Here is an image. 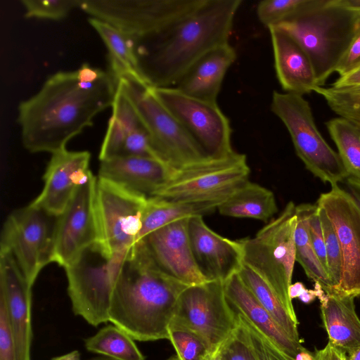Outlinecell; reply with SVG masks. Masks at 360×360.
I'll use <instances>...</instances> for the list:
<instances>
[{
  "mask_svg": "<svg viewBox=\"0 0 360 360\" xmlns=\"http://www.w3.org/2000/svg\"><path fill=\"white\" fill-rule=\"evenodd\" d=\"M118 82L108 70L83 63L50 75L40 89L18 108L23 146L31 153L66 149L113 103Z\"/></svg>",
  "mask_w": 360,
  "mask_h": 360,
  "instance_id": "cell-1",
  "label": "cell"
},
{
  "mask_svg": "<svg viewBox=\"0 0 360 360\" xmlns=\"http://www.w3.org/2000/svg\"><path fill=\"white\" fill-rule=\"evenodd\" d=\"M241 0H206L165 30L134 39L141 78L155 88L174 87L205 54L229 43Z\"/></svg>",
  "mask_w": 360,
  "mask_h": 360,
  "instance_id": "cell-2",
  "label": "cell"
},
{
  "mask_svg": "<svg viewBox=\"0 0 360 360\" xmlns=\"http://www.w3.org/2000/svg\"><path fill=\"white\" fill-rule=\"evenodd\" d=\"M188 287L163 271L139 240L129 250L120 268L109 321L134 340H169L176 306Z\"/></svg>",
  "mask_w": 360,
  "mask_h": 360,
  "instance_id": "cell-3",
  "label": "cell"
},
{
  "mask_svg": "<svg viewBox=\"0 0 360 360\" xmlns=\"http://www.w3.org/2000/svg\"><path fill=\"white\" fill-rule=\"evenodd\" d=\"M292 36L309 56L318 86H322L360 30V13L340 0H308L277 25Z\"/></svg>",
  "mask_w": 360,
  "mask_h": 360,
  "instance_id": "cell-4",
  "label": "cell"
},
{
  "mask_svg": "<svg viewBox=\"0 0 360 360\" xmlns=\"http://www.w3.org/2000/svg\"><path fill=\"white\" fill-rule=\"evenodd\" d=\"M296 205L290 201L255 236L238 240L243 264L256 272L274 290L294 321L298 322L288 294L296 251Z\"/></svg>",
  "mask_w": 360,
  "mask_h": 360,
  "instance_id": "cell-5",
  "label": "cell"
},
{
  "mask_svg": "<svg viewBox=\"0 0 360 360\" xmlns=\"http://www.w3.org/2000/svg\"><path fill=\"white\" fill-rule=\"evenodd\" d=\"M118 84L149 134L153 149L158 160L175 169L210 158L153 94L150 86L131 76L120 78Z\"/></svg>",
  "mask_w": 360,
  "mask_h": 360,
  "instance_id": "cell-6",
  "label": "cell"
},
{
  "mask_svg": "<svg viewBox=\"0 0 360 360\" xmlns=\"http://www.w3.org/2000/svg\"><path fill=\"white\" fill-rule=\"evenodd\" d=\"M271 110L285 126L297 156L314 176L331 186L349 176L338 153L318 130L310 105L303 96L274 91Z\"/></svg>",
  "mask_w": 360,
  "mask_h": 360,
  "instance_id": "cell-7",
  "label": "cell"
},
{
  "mask_svg": "<svg viewBox=\"0 0 360 360\" xmlns=\"http://www.w3.org/2000/svg\"><path fill=\"white\" fill-rule=\"evenodd\" d=\"M148 197L97 176L96 245L107 258H124L137 242Z\"/></svg>",
  "mask_w": 360,
  "mask_h": 360,
  "instance_id": "cell-8",
  "label": "cell"
},
{
  "mask_svg": "<svg viewBox=\"0 0 360 360\" xmlns=\"http://www.w3.org/2000/svg\"><path fill=\"white\" fill-rule=\"evenodd\" d=\"M206 0H79V8L134 39L158 34L192 13Z\"/></svg>",
  "mask_w": 360,
  "mask_h": 360,
  "instance_id": "cell-9",
  "label": "cell"
},
{
  "mask_svg": "<svg viewBox=\"0 0 360 360\" xmlns=\"http://www.w3.org/2000/svg\"><path fill=\"white\" fill-rule=\"evenodd\" d=\"M124 259H108L95 244L64 268L75 315L93 326L109 321L112 291Z\"/></svg>",
  "mask_w": 360,
  "mask_h": 360,
  "instance_id": "cell-10",
  "label": "cell"
},
{
  "mask_svg": "<svg viewBox=\"0 0 360 360\" xmlns=\"http://www.w3.org/2000/svg\"><path fill=\"white\" fill-rule=\"evenodd\" d=\"M238 327V317L227 301L224 283L209 281L188 286L182 292L169 328L196 334L214 354Z\"/></svg>",
  "mask_w": 360,
  "mask_h": 360,
  "instance_id": "cell-11",
  "label": "cell"
},
{
  "mask_svg": "<svg viewBox=\"0 0 360 360\" xmlns=\"http://www.w3.org/2000/svg\"><path fill=\"white\" fill-rule=\"evenodd\" d=\"M250 173L246 156L234 151L174 169L153 197L169 200L228 198L249 181Z\"/></svg>",
  "mask_w": 360,
  "mask_h": 360,
  "instance_id": "cell-12",
  "label": "cell"
},
{
  "mask_svg": "<svg viewBox=\"0 0 360 360\" xmlns=\"http://www.w3.org/2000/svg\"><path fill=\"white\" fill-rule=\"evenodd\" d=\"M56 218L30 203L11 212L3 226L0 252L13 257L32 288L51 262Z\"/></svg>",
  "mask_w": 360,
  "mask_h": 360,
  "instance_id": "cell-13",
  "label": "cell"
},
{
  "mask_svg": "<svg viewBox=\"0 0 360 360\" xmlns=\"http://www.w3.org/2000/svg\"><path fill=\"white\" fill-rule=\"evenodd\" d=\"M150 87L209 158H223L234 152L229 120L217 103L189 96L174 87Z\"/></svg>",
  "mask_w": 360,
  "mask_h": 360,
  "instance_id": "cell-14",
  "label": "cell"
},
{
  "mask_svg": "<svg viewBox=\"0 0 360 360\" xmlns=\"http://www.w3.org/2000/svg\"><path fill=\"white\" fill-rule=\"evenodd\" d=\"M96 181L97 176H93L80 186L56 218L51 262L63 268L98 242L95 212Z\"/></svg>",
  "mask_w": 360,
  "mask_h": 360,
  "instance_id": "cell-15",
  "label": "cell"
},
{
  "mask_svg": "<svg viewBox=\"0 0 360 360\" xmlns=\"http://www.w3.org/2000/svg\"><path fill=\"white\" fill-rule=\"evenodd\" d=\"M321 194L317 204L326 212L338 236L342 258L341 283L335 292L360 295V209L338 185Z\"/></svg>",
  "mask_w": 360,
  "mask_h": 360,
  "instance_id": "cell-16",
  "label": "cell"
},
{
  "mask_svg": "<svg viewBox=\"0 0 360 360\" xmlns=\"http://www.w3.org/2000/svg\"><path fill=\"white\" fill-rule=\"evenodd\" d=\"M189 219L167 224L141 240L163 271L191 286L210 281L202 274L194 258L188 233Z\"/></svg>",
  "mask_w": 360,
  "mask_h": 360,
  "instance_id": "cell-17",
  "label": "cell"
},
{
  "mask_svg": "<svg viewBox=\"0 0 360 360\" xmlns=\"http://www.w3.org/2000/svg\"><path fill=\"white\" fill-rule=\"evenodd\" d=\"M51 155L43 176L44 187L31 204L58 217L77 188L94 175L89 169L91 154L88 151L64 149Z\"/></svg>",
  "mask_w": 360,
  "mask_h": 360,
  "instance_id": "cell-18",
  "label": "cell"
},
{
  "mask_svg": "<svg viewBox=\"0 0 360 360\" xmlns=\"http://www.w3.org/2000/svg\"><path fill=\"white\" fill-rule=\"evenodd\" d=\"M188 233L197 265L209 281L224 283L238 272L243 265V253L238 240L214 232L202 216L190 218Z\"/></svg>",
  "mask_w": 360,
  "mask_h": 360,
  "instance_id": "cell-19",
  "label": "cell"
},
{
  "mask_svg": "<svg viewBox=\"0 0 360 360\" xmlns=\"http://www.w3.org/2000/svg\"><path fill=\"white\" fill-rule=\"evenodd\" d=\"M0 295L6 302L18 360H31L32 287L13 257L0 252Z\"/></svg>",
  "mask_w": 360,
  "mask_h": 360,
  "instance_id": "cell-20",
  "label": "cell"
},
{
  "mask_svg": "<svg viewBox=\"0 0 360 360\" xmlns=\"http://www.w3.org/2000/svg\"><path fill=\"white\" fill-rule=\"evenodd\" d=\"M173 170L154 158L117 155L101 161L98 177L149 198L167 182Z\"/></svg>",
  "mask_w": 360,
  "mask_h": 360,
  "instance_id": "cell-21",
  "label": "cell"
},
{
  "mask_svg": "<svg viewBox=\"0 0 360 360\" xmlns=\"http://www.w3.org/2000/svg\"><path fill=\"white\" fill-rule=\"evenodd\" d=\"M272 44L275 70L282 89L303 96L318 86L311 61L302 46L280 27L268 28Z\"/></svg>",
  "mask_w": 360,
  "mask_h": 360,
  "instance_id": "cell-22",
  "label": "cell"
},
{
  "mask_svg": "<svg viewBox=\"0 0 360 360\" xmlns=\"http://www.w3.org/2000/svg\"><path fill=\"white\" fill-rule=\"evenodd\" d=\"M224 289L233 311L248 320L288 356L294 359L296 354L304 348L301 342L292 340L276 323L243 283L238 273L224 283Z\"/></svg>",
  "mask_w": 360,
  "mask_h": 360,
  "instance_id": "cell-23",
  "label": "cell"
},
{
  "mask_svg": "<svg viewBox=\"0 0 360 360\" xmlns=\"http://www.w3.org/2000/svg\"><path fill=\"white\" fill-rule=\"evenodd\" d=\"M236 59V52L229 43L220 46L198 60L174 88L189 96L217 103L225 75Z\"/></svg>",
  "mask_w": 360,
  "mask_h": 360,
  "instance_id": "cell-24",
  "label": "cell"
},
{
  "mask_svg": "<svg viewBox=\"0 0 360 360\" xmlns=\"http://www.w3.org/2000/svg\"><path fill=\"white\" fill-rule=\"evenodd\" d=\"M327 294L321 310L329 342L347 354L360 347V319L355 311L354 297Z\"/></svg>",
  "mask_w": 360,
  "mask_h": 360,
  "instance_id": "cell-25",
  "label": "cell"
},
{
  "mask_svg": "<svg viewBox=\"0 0 360 360\" xmlns=\"http://www.w3.org/2000/svg\"><path fill=\"white\" fill-rule=\"evenodd\" d=\"M227 198L169 200L149 197L144 209L137 242L151 232L174 221L212 212Z\"/></svg>",
  "mask_w": 360,
  "mask_h": 360,
  "instance_id": "cell-26",
  "label": "cell"
},
{
  "mask_svg": "<svg viewBox=\"0 0 360 360\" xmlns=\"http://www.w3.org/2000/svg\"><path fill=\"white\" fill-rule=\"evenodd\" d=\"M224 216L250 218L268 223L277 212L274 193L259 184L247 181L217 208Z\"/></svg>",
  "mask_w": 360,
  "mask_h": 360,
  "instance_id": "cell-27",
  "label": "cell"
},
{
  "mask_svg": "<svg viewBox=\"0 0 360 360\" xmlns=\"http://www.w3.org/2000/svg\"><path fill=\"white\" fill-rule=\"evenodd\" d=\"M90 25L96 30L108 50V71L118 82L124 76L140 77L134 39L108 22L90 17Z\"/></svg>",
  "mask_w": 360,
  "mask_h": 360,
  "instance_id": "cell-28",
  "label": "cell"
},
{
  "mask_svg": "<svg viewBox=\"0 0 360 360\" xmlns=\"http://www.w3.org/2000/svg\"><path fill=\"white\" fill-rule=\"evenodd\" d=\"M111 107L112 115L99 152L100 161L119 155L128 136L143 126L118 83Z\"/></svg>",
  "mask_w": 360,
  "mask_h": 360,
  "instance_id": "cell-29",
  "label": "cell"
},
{
  "mask_svg": "<svg viewBox=\"0 0 360 360\" xmlns=\"http://www.w3.org/2000/svg\"><path fill=\"white\" fill-rule=\"evenodd\" d=\"M311 206L309 203L296 206L297 224L294 236L296 261L309 278L319 282L324 291L328 292L332 290V284L315 252L309 234L308 219Z\"/></svg>",
  "mask_w": 360,
  "mask_h": 360,
  "instance_id": "cell-30",
  "label": "cell"
},
{
  "mask_svg": "<svg viewBox=\"0 0 360 360\" xmlns=\"http://www.w3.org/2000/svg\"><path fill=\"white\" fill-rule=\"evenodd\" d=\"M238 274L245 286L283 331L292 340L301 342L297 330L298 322L290 316L269 285L256 272L243 264Z\"/></svg>",
  "mask_w": 360,
  "mask_h": 360,
  "instance_id": "cell-31",
  "label": "cell"
},
{
  "mask_svg": "<svg viewBox=\"0 0 360 360\" xmlns=\"http://www.w3.org/2000/svg\"><path fill=\"white\" fill-rule=\"evenodd\" d=\"M89 352L99 354L113 360H144L134 340L115 325L101 328L95 335L84 340Z\"/></svg>",
  "mask_w": 360,
  "mask_h": 360,
  "instance_id": "cell-32",
  "label": "cell"
},
{
  "mask_svg": "<svg viewBox=\"0 0 360 360\" xmlns=\"http://www.w3.org/2000/svg\"><path fill=\"white\" fill-rule=\"evenodd\" d=\"M326 127L349 176L360 181V128L342 117L329 120Z\"/></svg>",
  "mask_w": 360,
  "mask_h": 360,
  "instance_id": "cell-33",
  "label": "cell"
},
{
  "mask_svg": "<svg viewBox=\"0 0 360 360\" xmlns=\"http://www.w3.org/2000/svg\"><path fill=\"white\" fill-rule=\"evenodd\" d=\"M314 91L323 97L340 117L360 128V86L342 89L318 86Z\"/></svg>",
  "mask_w": 360,
  "mask_h": 360,
  "instance_id": "cell-34",
  "label": "cell"
},
{
  "mask_svg": "<svg viewBox=\"0 0 360 360\" xmlns=\"http://www.w3.org/2000/svg\"><path fill=\"white\" fill-rule=\"evenodd\" d=\"M318 207L323 232L328 274L333 287L331 290L326 292L328 293L335 292L341 283L342 258L339 240L334 227L325 210L319 205Z\"/></svg>",
  "mask_w": 360,
  "mask_h": 360,
  "instance_id": "cell-35",
  "label": "cell"
},
{
  "mask_svg": "<svg viewBox=\"0 0 360 360\" xmlns=\"http://www.w3.org/2000/svg\"><path fill=\"white\" fill-rule=\"evenodd\" d=\"M169 340L179 360H208L213 355L205 342L189 330L169 328Z\"/></svg>",
  "mask_w": 360,
  "mask_h": 360,
  "instance_id": "cell-36",
  "label": "cell"
},
{
  "mask_svg": "<svg viewBox=\"0 0 360 360\" xmlns=\"http://www.w3.org/2000/svg\"><path fill=\"white\" fill-rule=\"evenodd\" d=\"M27 18L60 20L79 8V0H22Z\"/></svg>",
  "mask_w": 360,
  "mask_h": 360,
  "instance_id": "cell-37",
  "label": "cell"
},
{
  "mask_svg": "<svg viewBox=\"0 0 360 360\" xmlns=\"http://www.w3.org/2000/svg\"><path fill=\"white\" fill-rule=\"evenodd\" d=\"M308 0H264L259 2L256 13L267 27L277 26L303 7Z\"/></svg>",
  "mask_w": 360,
  "mask_h": 360,
  "instance_id": "cell-38",
  "label": "cell"
},
{
  "mask_svg": "<svg viewBox=\"0 0 360 360\" xmlns=\"http://www.w3.org/2000/svg\"><path fill=\"white\" fill-rule=\"evenodd\" d=\"M236 315L239 327L255 360H277L268 348L263 335L245 318Z\"/></svg>",
  "mask_w": 360,
  "mask_h": 360,
  "instance_id": "cell-39",
  "label": "cell"
},
{
  "mask_svg": "<svg viewBox=\"0 0 360 360\" xmlns=\"http://www.w3.org/2000/svg\"><path fill=\"white\" fill-rule=\"evenodd\" d=\"M119 155L157 158L144 126L136 129L126 139Z\"/></svg>",
  "mask_w": 360,
  "mask_h": 360,
  "instance_id": "cell-40",
  "label": "cell"
},
{
  "mask_svg": "<svg viewBox=\"0 0 360 360\" xmlns=\"http://www.w3.org/2000/svg\"><path fill=\"white\" fill-rule=\"evenodd\" d=\"M0 360H18L7 306L0 295Z\"/></svg>",
  "mask_w": 360,
  "mask_h": 360,
  "instance_id": "cell-41",
  "label": "cell"
},
{
  "mask_svg": "<svg viewBox=\"0 0 360 360\" xmlns=\"http://www.w3.org/2000/svg\"><path fill=\"white\" fill-rule=\"evenodd\" d=\"M221 360H255L239 327L219 349Z\"/></svg>",
  "mask_w": 360,
  "mask_h": 360,
  "instance_id": "cell-42",
  "label": "cell"
},
{
  "mask_svg": "<svg viewBox=\"0 0 360 360\" xmlns=\"http://www.w3.org/2000/svg\"><path fill=\"white\" fill-rule=\"evenodd\" d=\"M308 222L310 238L314 249L321 264L328 273L323 232L317 204H311L309 214Z\"/></svg>",
  "mask_w": 360,
  "mask_h": 360,
  "instance_id": "cell-43",
  "label": "cell"
},
{
  "mask_svg": "<svg viewBox=\"0 0 360 360\" xmlns=\"http://www.w3.org/2000/svg\"><path fill=\"white\" fill-rule=\"evenodd\" d=\"M360 65V30L339 62L335 72L342 76Z\"/></svg>",
  "mask_w": 360,
  "mask_h": 360,
  "instance_id": "cell-44",
  "label": "cell"
},
{
  "mask_svg": "<svg viewBox=\"0 0 360 360\" xmlns=\"http://www.w3.org/2000/svg\"><path fill=\"white\" fill-rule=\"evenodd\" d=\"M315 360H347V354L328 342L322 349L314 353Z\"/></svg>",
  "mask_w": 360,
  "mask_h": 360,
  "instance_id": "cell-45",
  "label": "cell"
},
{
  "mask_svg": "<svg viewBox=\"0 0 360 360\" xmlns=\"http://www.w3.org/2000/svg\"><path fill=\"white\" fill-rule=\"evenodd\" d=\"M360 86V65L349 72L340 76L333 84L337 89L350 88Z\"/></svg>",
  "mask_w": 360,
  "mask_h": 360,
  "instance_id": "cell-46",
  "label": "cell"
},
{
  "mask_svg": "<svg viewBox=\"0 0 360 360\" xmlns=\"http://www.w3.org/2000/svg\"><path fill=\"white\" fill-rule=\"evenodd\" d=\"M345 180L348 189V191H345L351 195L353 200L360 209V181L351 176H349Z\"/></svg>",
  "mask_w": 360,
  "mask_h": 360,
  "instance_id": "cell-47",
  "label": "cell"
},
{
  "mask_svg": "<svg viewBox=\"0 0 360 360\" xmlns=\"http://www.w3.org/2000/svg\"><path fill=\"white\" fill-rule=\"evenodd\" d=\"M306 288L302 282H296L295 283H292L288 290V294L290 300L297 298L303 292V290Z\"/></svg>",
  "mask_w": 360,
  "mask_h": 360,
  "instance_id": "cell-48",
  "label": "cell"
},
{
  "mask_svg": "<svg viewBox=\"0 0 360 360\" xmlns=\"http://www.w3.org/2000/svg\"><path fill=\"white\" fill-rule=\"evenodd\" d=\"M298 298L304 304H310L316 298V296L314 290L305 288Z\"/></svg>",
  "mask_w": 360,
  "mask_h": 360,
  "instance_id": "cell-49",
  "label": "cell"
},
{
  "mask_svg": "<svg viewBox=\"0 0 360 360\" xmlns=\"http://www.w3.org/2000/svg\"><path fill=\"white\" fill-rule=\"evenodd\" d=\"M51 360H81L80 353L77 350H74L63 355L53 357Z\"/></svg>",
  "mask_w": 360,
  "mask_h": 360,
  "instance_id": "cell-50",
  "label": "cell"
},
{
  "mask_svg": "<svg viewBox=\"0 0 360 360\" xmlns=\"http://www.w3.org/2000/svg\"><path fill=\"white\" fill-rule=\"evenodd\" d=\"M342 5L360 13V0H340Z\"/></svg>",
  "mask_w": 360,
  "mask_h": 360,
  "instance_id": "cell-51",
  "label": "cell"
},
{
  "mask_svg": "<svg viewBox=\"0 0 360 360\" xmlns=\"http://www.w3.org/2000/svg\"><path fill=\"white\" fill-rule=\"evenodd\" d=\"M294 360H315V356L314 354L304 348L296 354Z\"/></svg>",
  "mask_w": 360,
  "mask_h": 360,
  "instance_id": "cell-52",
  "label": "cell"
},
{
  "mask_svg": "<svg viewBox=\"0 0 360 360\" xmlns=\"http://www.w3.org/2000/svg\"><path fill=\"white\" fill-rule=\"evenodd\" d=\"M347 360H360V347L347 354Z\"/></svg>",
  "mask_w": 360,
  "mask_h": 360,
  "instance_id": "cell-53",
  "label": "cell"
},
{
  "mask_svg": "<svg viewBox=\"0 0 360 360\" xmlns=\"http://www.w3.org/2000/svg\"><path fill=\"white\" fill-rule=\"evenodd\" d=\"M208 360H221L219 351L212 355Z\"/></svg>",
  "mask_w": 360,
  "mask_h": 360,
  "instance_id": "cell-54",
  "label": "cell"
},
{
  "mask_svg": "<svg viewBox=\"0 0 360 360\" xmlns=\"http://www.w3.org/2000/svg\"><path fill=\"white\" fill-rule=\"evenodd\" d=\"M89 360H113V359H109V358H103V357H98V358H94V359H89Z\"/></svg>",
  "mask_w": 360,
  "mask_h": 360,
  "instance_id": "cell-55",
  "label": "cell"
},
{
  "mask_svg": "<svg viewBox=\"0 0 360 360\" xmlns=\"http://www.w3.org/2000/svg\"><path fill=\"white\" fill-rule=\"evenodd\" d=\"M167 360H179V359L178 358V356L176 354V355L172 356L171 357H169Z\"/></svg>",
  "mask_w": 360,
  "mask_h": 360,
  "instance_id": "cell-56",
  "label": "cell"
}]
</instances>
